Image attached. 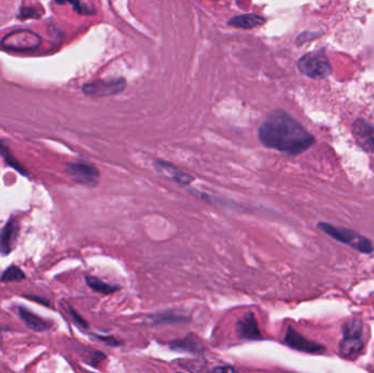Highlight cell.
I'll return each instance as SVG.
<instances>
[{
    "label": "cell",
    "mask_w": 374,
    "mask_h": 373,
    "mask_svg": "<svg viewBox=\"0 0 374 373\" xmlns=\"http://www.w3.org/2000/svg\"><path fill=\"white\" fill-rule=\"evenodd\" d=\"M266 22V19L263 17L257 16L254 13H250V15H242V16L233 17L232 19H230L228 24L235 26V28H241V29H254L257 26H263Z\"/></svg>",
    "instance_id": "cell-14"
},
{
    "label": "cell",
    "mask_w": 374,
    "mask_h": 373,
    "mask_svg": "<svg viewBox=\"0 0 374 373\" xmlns=\"http://www.w3.org/2000/svg\"><path fill=\"white\" fill-rule=\"evenodd\" d=\"M352 135L357 144L366 153H374V126L364 119H357L352 125Z\"/></svg>",
    "instance_id": "cell-10"
},
{
    "label": "cell",
    "mask_w": 374,
    "mask_h": 373,
    "mask_svg": "<svg viewBox=\"0 0 374 373\" xmlns=\"http://www.w3.org/2000/svg\"><path fill=\"white\" fill-rule=\"evenodd\" d=\"M85 283L88 284L89 287L92 290L102 293V295H112V293L119 290V285H111V284L105 283L103 280L99 279L94 276H87Z\"/></svg>",
    "instance_id": "cell-16"
},
{
    "label": "cell",
    "mask_w": 374,
    "mask_h": 373,
    "mask_svg": "<svg viewBox=\"0 0 374 373\" xmlns=\"http://www.w3.org/2000/svg\"><path fill=\"white\" fill-rule=\"evenodd\" d=\"M24 278V274L22 270H19L18 267L12 266L3 272L1 280L3 281H18V280H22Z\"/></svg>",
    "instance_id": "cell-18"
},
{
    "label": "cell",
    "mask_w": 374,
    "mask_h": 373,
    "mask_svg": "<svg viewBox=\"0 0 374 373\" xmlns=\"http://www.w3.org/2000/svg\"><path fill=\"white\" fill-rule=\"evenodd\" d=\"M257 134L264 147L289 156L301 155L314 144L312 134L282 110L271 112L260 125Z\"/></svg>",
    "instance_id": "cell-1"
},
{
    "label": "cell",
    "mask_w": 374,
    "mask_h": 373,
    "mask_svg": "<svg viewBox=\"0 0 374 373\" xmlns=\"http://www.w3.org/2000/svg\"><path fill=\"white\" fill-rule=\"evenodd\" d=\"M68 173L70 177L79 184L85 186H96L100 179V172L96 166L85 162L68 164Z\"/></svg>",
    "instance_id": "cell-6"
},
{
    "label": "cell",
    "mask_w": 374,
    "mask_h": 373,
    "mask_svg": "<svg viewBox=\"0 0 374 373\" xmlns=\"http://www.w3.org/2000/svg\"><path fill=\"white\" fill-rule=\"evenodd\" d=\"M212 371H214V372H225V371H228V372H237V369L233 368V367H216V368L212 369Z\"/></svg>",
    "instance_id": "cell-22"
},
{
    "label": "cell",
    "mask_w": 374,
    "mask_h": 373,
    "mask_svg": "<svg viewBox=\"0 0 374 373\" xmlns=\"http://www.w3.org/2000/svg\"><path fill=\"white\" fill-rule=\"evenodd\" d=\"M318 228L322 232L328 234L330 238H333L336 241L346 244L356 251L360 252L362 254H371L374 251L373 244L369 238L362 236L354 230H349L346 228H338L330 223H320Z\"/></svg>",
    "instance_id": "cell-2"
},
{
    "label": "cell",
    "mask_w": 374,
    "mask_h": 373,
    "mask_svg": "<svg viewBox=\"0 0 374 373\" xmlns=\"http://www.w3.org/2000/svg\"><path fill=\"white\" fill-rule=\"evenodd\" d=\"M284 342L292 349L298 350L301 353L318 355V354L325 352V347L323 345L307 340V337L300 334L292 327L287 329L286 335H284Z\"/></svg>",
    "instance_id": "cell-7"
},
{
    "label": "cell",
    "mask_w": 374,
    "mask_h": 373,
    "mask_svg": "<svg viewBox=\"0 0 374 373\" xmlns=\"http://www.w3.org/2000/svg\"><path fill=\"white\" fill-rule=\"evenodd\" d=\"M99 340H103V342H105L106 344H109L110 346H119L121 342H119V340H117V338H114V337H103V336H98Z\"/></svg>",
    "instance_id": "cell-21"
},
{
    "label": "cell",
    "mask_w": 374,
    "mask_h": 373,
    "mask_svg": "<svg viewBox=\"0 0 374 373\" xmlns=\"http://www.w3.org/2000/svg\"><path fill=\"white\" fill-rule=\"evenodd\" d=\"M298 69L307 78L322 80L332 73V66L322 52H311L302 56L298 62Z\"/></svg>",
    "instance_id": "cell-4"
},
{
    "label": "cell",
    "mask_w": 374,
    "mask_h": 373,
    "mask_svg": "<svg viewBox=\"0 0 374 373\" xmlns=\"http://www.w3.org/2000/svg\"><path fill=\"white\" fill-rule=\"evenodd\" d=\"M235 332L241 340H262L261 331L258 329L257 320L253 312H248L241 316L235 324Z\"/></svg>",
    "instance_id": "cell-9"
},
{
    "label": "cell",
    "mask_w": 374,
    "mask_h": 373,
    "mask_svg": "<svg viewBox=\"0 0 374 373\" xmlns=\"http://www.w3.org/2000/svg\"><path fill=\"white\" fill-rule=\"evenodd\" d=\"M126 87L124 79H110V80H98L87 83L83 86V92L91 96H114L121 94Z\"/></svg>",
    "instance_id": "cell-8"
},
{
    "label": "cell",
    "mask_w": 374,
    "mask_h": 373,
    "mask_svg": "<svg viewBox=\"0 0 374 373\" xmlns=\"http://www.w3.org/2000/svg\"><path fill=\"white\" fill-rule=\"evenodd\" d=\"M19 311H20V316L24 320V323L33 331H46L51 327V324H49L44 320L40 319L39 316L34 315L26 309L20 308Z\"/></svg>",
    "instance_id": "cell-15"
},
{
    "label": "cell",
    "mask_w": 374,
    "mask_h": 373,
    "mask_svg": "<svg viewBox=\"0 0 374 373\" xmlns=\"http://www.w3.org/2000/svg\"><path fill=\"white\" fill-rule=\"evenodd\" d=\"M83 0H56V3H60V5H64V3H70V5H73L78 11L87 13L85 11V7L83 6Z\"/></svg>",
    "instance_id": "cell-19"
},
{
    "label": "cell",
    "mask_w": 374,
    "mask_h": 373,
    "mask_svg": "<svg viewBox=\"0 0 374 373\" xmlns=\"http://www.w3.org/2000/svg\"><path fill=\"white\" fill-rule=\"evenodd\" d=\"M153 324H178V323H186L189 322V319L186 316L176 315L173 312H163V313H158L151 318Z\"/></svg>",
    "instance_id": "cell-17"
},
{
    "label": "cell",
    "mask_w": 374,
    "mask_h": 373,
    "mask_svg": "<svg viewBox=\"0 0 374 373\" xmlns=\"http://www.w3.org/2000/svg\"><path fill=\"white\" fill-rule=\"evenodd\" d=\"M19 225L17 221L11 220L6 225L0 234V252L8 254L12 250L13 244L18 236Z\"/></svg>",
    "instance_id": "cell-13"
},
{
    "label": "cell",
    "mask_w": 374,
    "mask_h": 373,
    "mask_svg": "<svg viewBox=\"0 0 374 373\" xmlns=\"http://www.w3.org/2000/svg\"><path fill=\"white\" fill-rule=\"evenodd\" d=\"M155 166L163 177L176 182L181 186H187L194 181V177H192L191 174L182 171L181 168H178V166L167 161L158 159L155 161Z\"/></svg>",
    "instance_id": "cell-11"
},
{
    "label": "cell",
    "mask_w": 374,
    "mask_h": 373,
    "mask_svg": "<svg viewBox=\"0 0 374 373\" xmlns=\"http://www.w3.org/2000/svg\"><path fill=\"white\" fill-rule=\"evenodd\" d=\"M70 313H71L74 320H75L76 323H77L79 327H83V329H88L87 322H85L80 315H78L77 312L74 311L73 309H70Z\"/></svg>",
    "instance_id": "cell-20"
},
{
    "label": "cell",
    "mask_w": 374,
    "mask_h": 373,
    "mask_svg": "<svg viewBox=\"0 0 374 373\" xmlns=\"http://www.w3.org/2000/svg\"><path fill=\"white\" fill-rule=\"evenodd\" d=\"M41 44V37L39 34L34 33L30 30H15L3 37L0 45L3 49L13 52H28L37 49Z\"/></svg>",
    "instance_id": "cell-5"
},
{
    "label": "cell",
    "mask_w": 374,
    "mask_h": 373,
    "mask_svg": "<svg viewBox=\"0 0 374 373\" xmlns=\"http://www.w3.org/2000/svg\"><path fill=\"white\" fill-rule=\"evenodd\" d=\"M364 325L359 320H350L343 325V340L339 344V354L348 361H355L364 348Z\"/></svg>",
    "instance_id": "cell-3"
},
{
    "label": "cell",
    "mask_w": 374,
    "mask_h": 373,
    "mask_svg": "<svg viewBox=\"0 0 374 373\" xmlns=\"http://www.w3.org/2000/svg\"><path fill=\"white\" fill-rule=\"evenodd\" d=\"M171 349L176 352L193 354V355H204L205 346L196 335L189 334L187 336L174 340L169 344Z\"/></svg>",
    "instance_id": "cell-12"
}]
</instances>
